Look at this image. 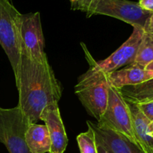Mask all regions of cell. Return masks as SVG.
Returning a JSON list of instances; mask_svg holds the SVG:
<instances>
[{"mask_svg":"<svg viewBox=\"0 0 153 153\" xmlns=\"http://www.w3.org/2000/svg\"><path fill=\"white\" fill-rule=\"evenodd\" d=\"M19 92L18 107L30 123H36L46 106L58 103L62 86L52 67L40 64L21 55L17 76L15 78Z\"/></svg>","mask_w":153,"mask_h":153,"instance_id":"cell-1","label":"cell"},{"mask_svg":"<svg viewBox=\"0 0 153 153\" xmlns=\"http://www.w3.org/2000/svg\"><path fill=\"white\" fill-rule=\"evenodd\" d=\"M21 15L10 0H0V45L7 55L15 78L21 59L19 37Z\"/></svg>","mask_w":153,"mask_h":153,"instance_id":"cell-2","label":"cell"},{"mask_svg":"<svg viewBox=\"0 0 153 153\" xmlns=\"http://www.w3.org/2000/svg\"><path fill=\"white\" fill-rule=\"evenodd\" d=\"M85 12L88 17L105 15L141 29H144L148 19L152 14V12L142 8L138 2L128 0H91Z\"/></svg>","mask_w":153,"mask_h":153,"instance_id":"cell-3","label":"cell"},{"mask_svg":"<svg viewBox=\"0 0 153 153\" xmlns=\"http://www.w3.org/2000/svg\"><path fill=\"white\" fill-rule=\"evenodd\" d=\"M111 85L107 75L86 76L83 74L78 79L75 86V94L88 114L100 120L107 107Z\"/></svg>","mask_w":153,"mask_h":153,"instance_id":"cell-4","label":"cell"},{"mask_svg":"<svg viewBox=\"0 0 153 153\" xmlns=\"http://www.w3.org/2000/svg\"><path fill=\"white\" fill-rule=\"evenodd\" d=\"M30 124L18 106L12 108L0 107V142L9 153H31L25 137Z\"/></svg>","mask_w":153,"mask_h":153,"instance_id":"cell-5","label":"cell"},{"mask_svg":"<svg viewBox=\"0 0 153 153\" xmlns=\"http://www.w3.org/2000/svg\"><path fill=\"white\" fill-rule=\"evenodd\" d=\"M19 37L21 55L40 64L49 63L44 50L45 40L39 12L21 15Z\"/></svg>","mask_w":153,"mask_h":153,"instance_id":"cell-6","label":"cell"},{"mask_svg":"<svg viewBox=\"0 0 153 153\" xmlns=\"http://www.w3.org/2000/svg\"><path fill=\"white\" fill-rule=\"evenodd\" d=\"M97 124L99 126L107 127L123 134L138 144L133 130L129 108L126 101L117 88L112 86L109 88L107 107Z\"/></svg>","mask_w":153,"mask_h":153,"instance_id":"cell-7","label":"cell"},{"mask_svg":"<svg viewBox=\"0 0 153 153\" xmlns=\"http://www.w3.org/2000/svg\"><path fill=\"white\" fill-rule=\"evenodd\" d=\"M144 31L139 28H134L133 32L128 40L106 59L100 61H93L86 76L108 74L119 70L120 67L133 64L137 49L143 39Z\"/></svg>","mask_w":153,"mask_h":153,"instance_id":"cell-8","label":"cell"},{"mask_svg":"<svg viewBox=\"0 0 153 153\" xmlns=\"http://www.w3.org/2000/svg\"><path fill=\"white\" fill-rule=\"evenodd\" d=\"M88 128L95 134L96 141L101 144L109 153H145L140 146L126 136L105 126L87 121Z\"/></svg>","mask_w":153,"mask_h":153,"instance_id":"cell-9","label":"cell"},{"mask_svg":"<svg viewBox=\"0 0 153 153\" xmlns=\"http://www.w3.org/2000/svg\"><path fill=\"white\" fill-rule=\"evenodd\" d=\"M40 120L45 123L51 139L49 153H64L68 144L65 127L61 119L58 103L46 106L40 116Z\"/></svg>","mask_w":153,"mask_h":153,"instance_id":"cell-10","label":"cell"},{"mask_svg":"<svg viewBox=\"0 0 153 153\" xmlns=\"http://www.w3.org/2000/svg\"><path fill=\"white\" fill-rule=\"evenodd\" d=\"M108 81L111 86L117 89L126 86H131L153 79V73L145 67L131 64L123 69L107 74Z\"/></svg>","mask_w":153,"mask_h":153,"instance_id":"cell-11","label":"cell"},{"mask_svg":"<svg viewBox=\"0 0 153 153\" xmlns=\"http://www.w3.org/2000/svg\"><path fill=\"white\" fill-rule=\"evenodd\" d=\"M126 101L131 114V122L137 143L145 153H153V137L149 133L150 121L134 102Z\"/></svg>","mask_w":153,"mask_h":153,"instance_id":"cell-12","label":"cell"},{"mask_svg":"<svg viewBox=\"0 0 153 153\" xmlns=\"http://www.w3.org/2000/svg\"><path fill=\"white\" fill-rule=\"evenodd\" d=\"M25 142L31 153H49L51 139L46 125L31 123L25 134Z\"/></svg>","mask_w":153,"mask_h":153,"instance_id":"cell-13","label":"cell"},{"mask_svg":"<svg viewBox=\"0 0 153 153\" xmlns=\"http://www.w3.org/2000/svg\"><path fill=\"white\" fill-rule=\"evenodd\" d=\"M119 90L125 100L135 104L153 102V79Z\"/></svg>","mask_w":153,"mask_h":153,"instance_id":"cell-14","label":"cell"},{"mask_svg":"<svg viewBox=\"0 0 153 153\" xmlns=\"http://www.w3.org/2000/svg\"><path fill=\"white\" fill-rule=\"evenodd\" d=\"M153 61V37L144 32L133 64L146 67Z\"/></svg>","mask_w":153,"mask_h":153,"instance_id":"cell-15","label":"cell"},{"mask_svg":"<svg viewBox=\"0 0 153 153\" xmlns=\"http://www.w3.org/2000/svg\"><path fill=\"white\" fill-rule=\"evenodd\" d=\"M80 153H98L95 134L91 128L79 134L76 137Z\"/></svg>","mask_w":153,"mask_h":153,"instance_id":"cell-16","label":"cell"},{"mask_svg":"<svg viewBox=\"0 0 153 153\" xmlns=\"http://www.w3.org/2000/svg\"><path fill=\"white\" fill-rule=\"evenodd\" d=\"M136 105L150 122L153 120V102Z\"/></svg>","mask_w":153,"mask_h":153,"instance_id":"cell-17","label":"cell"},{"mask_svg":"<svg viewBox=\"0 0 153 153\" xmlns=\"http://www.w3.org/2000/svg\"><path fill=\"white\" fill-rule=\"evenodd\" d=\"M91 1V0H78L77 2L71 5L72 10H79L85 12L87 7L90 4Z\"/></svg>","mask_w":153,"mask_h":153,"instance_id":"cell-18","label":"cell"},{"mask_svg":"<svg viewBox=\"0 0 153 153\" xmlns=\"http://www.w3.org/2000/svg\"><path fill=\"white\" fill-rule=\"evenodd\" d=\"M138 4L143 9L153 13V0H139Z\"/></svg>","mask_w":153,"mask_h":153,"instance_id":"cell-19","label":"cell"},{"mask_svg":"<svg viewBox=\"0 0 153 153\" xmlns=\"http://www.w3.org/2000/svg\"><path fill=\"white\" fill-rule=\"evenodd\" d=\"M143 31H144V32L146 34L153 37V13L150 16V17L148 19Z\"/></svg>","mask_w":153,"mask_h":153,"instance_id":"cell-20","label":"cell"},{"mask_svg":"<svg viewBox=\"0 0 153 153\" xmlns=\"http://www.w3.org/2000/svg\"><path fill=\"white\" fill-rule=\"evenodd\" d=\"M97 150H98V153H109L105 149L104 147H103L102 146L101 144H100V143H97Z\"/></svg>","mask_w":153,"mask_h":153,"instance_id":"cell-21","label":"cell"},{"mask_svg":"<svg viewBox=\"0 0 153 153\" xmlns=\"http://www.w3.org/2000/svg\"><path fill=\"white\" fill-rule=\"evenodd\" d=\"M145 69H146V70H148V71H150L153 73V61L152 62L149 63V64H147V65L146 66V67H145Z\"/></svg>","mask_w":153,"mask_h":153,"instance_id":"cell-22","label":"cell"},{"mask_svg":"<svg viewBox=\"0 0 153 153\" xmlns=\"http://www.w3.org/2000/svg\"><path fill=\"white\" fill-rule=\"evenodd\" d=\"M149 133L153 137V120L151 121L149 125Z\"/></svg>","mask_w":153,"mask_h":153,"instance_id":"cell-23","label":"cell"},{"mask_svg":"<svg viewBox=\"0 0 153 153\" xmlns=\"http://www.w3.org/2000/svg\"><path fill=\"white\" fill-rule=\"evenodd\" d=\"M70 1H71V5L72 4H74L75 3H76L78 1V0H70Z\"/></svg>","mask_w":153,"mask_h":153,"instance_id":"cell-24","label":"cell"}]
</instances>
